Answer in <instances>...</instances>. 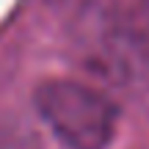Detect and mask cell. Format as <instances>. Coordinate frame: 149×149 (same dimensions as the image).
<instances>
[{
  "mask_svg": "<svg viewBox=\"0 0 149 149\" xmlns=\"http://www.w3.org/2000/svg\"><path fill=\"white\" fill-rule=\"evenodd\" d=\"M33 102L44 124L69 149H105L116 135V105L83 83L47 80L36 88Z\"/></svg>",
  "mask_w": 149,
  "mask_h": 149,
  "instance_id": "obj_1",
  "label": "cell"
},
{
  "mask_svg": "<svg viewBox=\"0 0 149 149\" xmlns=\"http://www.w3.org/2000/svg\"><path fill=\"white\" fill-rule=\"evenodd\" d=\"M97 64L102 72L122 83L149 80V6L127 11L111 22L105 39L97 47Z\"/></svg>",
  "mask_w": 149,
  "mask_h": 149,
  "instance_id": "obj_2",
  "label": "cell"
},
{
  "mask_svg": "<svg viewBox=\"0 0 149 149\" xmlns=\"http://www.w3.org/2000/svg\"><path fill=\"white\" fill-rule=\"evenodd\" d=\"M146 3H149V0H146Z\"/></svg>",
  "mask_w": 149,
  "mask_h": 149,
  "instance_id": "obj_3",
  "label": "cell"
}]
</instances>
